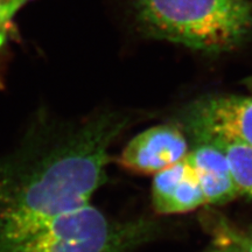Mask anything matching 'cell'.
I'll return each mask as SVG.
<instances>
[{
    "mask_svg": "<svg viewBox=\"0 0 252 252\" xmlns=\"http://www.w3.org/2000/svg\"><path fill=\"white\" fill-rule=\"evenodd\" d=\"M126 123L116 112L81 123L42 121L0 158V252L90 203L106 181L109 150Z\"/></svg>",
    "mask_w": 252,
    "mask_h": 252,
    "instance_id": "6da1fadb",
    "label": "cell"
},
{
    "mask_svg": "<svg viewBox=\"0 0 252 252\" xmlns=\"http://www.w3.org/2000/svg\"><path fill=\"white\" fill-rule=\"evenodd\" d=\"M144 35L204 53H224L252 33L249 0H132Z\"/></svg>",
    "mask_w": 252,
    "mask_h": 252,
    "instance_id": "7a4b0ae2",
    "label": "cell"
},
{
    "mask_svg": "<svg viewBox=\"0 0 252 252\" xmlns=\"http://www.w3.org/2000/svg\"><path fill=\"white\" fill-rule=\"evenodd\" d=\"M143 220H118L90 203L60 215L5 252H134L152 234Z\"/></svg>",
    "mask_w": 252,
    "mask_h": 252,
    "instance_id": "3957f363",
    "label": "cell"
},
{
    "mask_svg": "<svg viewBox=\"0 0 252 252\" xmlns=\"http://www.w3.org/2000/svg\"><path fill=\"white\" fill-rule=\"evenodd\" d=\"M194 144L236 143L252 147V97L207 96L184 112Z\"/></svg>",
    "mask_w": 252,
    "mask_h": 252,
    "instance_id": "277c9868",
    "label": "cell"
},
{
    "mask_svg": "<svg viewBox=\"0 0 252 252\" xmlns=\"http://www.w3.org/2000/svg\"><path fill=\"white\" fill-rule=\"evenodd\" d=\"M184 132L172 124L147 128L128 141L116 162L134 174H157L188 156Z\"/></svg>",
    "mask_w": 252,
    "mask_h": 252,
    "instance_id": "5b68a950",
    "label": "cell"
},
{
    "mask_svg": "<svg viewBox=\"0 0 252 252\" xmlns=\"http://www.w3.org/2000/svg\"><path fill=\"white\" fill-rule=\"evenodd\" d=\"M207 200L204 196L202 187L196 172L191 173L186 178L180 185L176 187L173 193L166 198L156 210L160 215H174V214H184L206 206Z\"/></svg>",
    "mask_w": 252,
    "mask_h": 252,
    "instance_id": "8992f818",
    "label": "cell"
},
{
    "mask_svg": "<svg viewBox=\"0 0 252 252\" xmlns=\"http://www.w3.org/2000/svg\"><path fill=\"white\" fill-rule=\"evenodd\" d=\"M224 150L241 196L252 198V147L236 143H212Z\"/></svg>",
    "mask_w": 252,
    "mask_h": 252,
    "instance_id": "52a82bcc",
    "label": "cell"
},
{
    "mask_svg": "<svg viewBox=\"0 0 252 252\" xmlns=\"http://www.w3.org/2000/svg\"><path fill=\"white\" fill-rule=\"evenodd\" d=\"M193 172V166L186 157L179 162L154 174L152 184V204L154 210L161 206L176 187Z\"/></svg>",
    "mask_w": 252,
    "mask_h": 252,
    "instance_id": "ba28073f",
    "label": "cell"
},
{
    "mask_svg": "<svg viewBox=\"0 0 252 252\" xmlns=\"http://www.w3.org/2000/svg\"><path fill=\"white\" fill-rule=\"evenodd\" d=\"M28 1L30 0H0V50L7 41L12 20Z\"/></svg>",
    "mask_w": 252,
    "mask_h": 252,
    "instance_id": "9c48e42d",
    "label": "cell"
},
{
    "mask_svg": "<svg viewBox=\"0 0 252 252\" xmlns=\"http://www.w3.org/2000/svg\"><path fill=\"white\" fill-rule=\"evenodd\" d=\"M207 252H248L243 234H225L212 245Z\"/></svg>",
    "mask_w": 252,
    "mask_h": 252,
    "instance_id": "30bf717a",
    "label": "cell"
},
{
    "mask_svg": "<svg viewBox=\"0 0 252 252\" xmlns=\"http://www.w3.org/2000/svg\"><path fill=\"white\" fill-rule=\"evenodd\" d=\"M244 235V239H245V244H247V250L248 252H252V230L248 234H243Z\"/></svg>",
    "mask_w": 252,
    "mask_h": 252,
    "instance_id": "8fae6325",
    "label": "cell"
}]
</instances>
